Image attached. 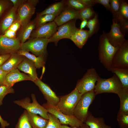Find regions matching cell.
<instances>
[{"instance_id":"cell-27","label":"cell","mask_w":128,"mask_h":128,"mask_svg":"<svg viewBox=\"0 0 128 128\" xmlns=\"http://www.w3.org/2000/svg\"><path fill=\"white\" fill-rule=\"evenodd\" d=\"M118 96L120 101V106L118 112L128 114V90L123 89Z\"/></svg>"},{"instance_id":"cell-40","label":"cell","mask_w":128,"mask_h":128,"mask_svg":"<svg viewBox=\"0 0 128 128\" xmlns=\"http://www.w3.org/2000/svg\"><path fill=\"white\" fill-rule=\"evenodd\" d=\"M110 11L112 14H115L118 12L120 5V0H110Z\"/></svg>"},{"instance_id":"cell-32","label":"cell","mask_w":128,"mask_h":128,"mask_svg":"<svg viewBox=\"0 0 128 128\" xmlns=\"http://www.w3.org/2000/svg\"><path fill=\"white\" fill-rule=\"evenodd\" d=\"M80 19L88 20L93 18L96 13L92 7H86L79 11Z\"/></svg>"},{"instance_id":"cell-52","label":"cell","mask_w":128,"mask_h":128,"mask_svg":"<svg viewBox=\"0 0 128 128\" xmlns=\"http://www.w3.org/2000/svg\"></svg>"},{"instance_id":"cell-25","label":"cell","mask_w":128,"mask_h":128,"mask_svg":"<svg viewBox=\"0 0 128 128\" xmlns=\"http://www.w3.org/2000/svg\"><path fill=\"white\" fill-rule=\"evenodd\" d=\"M28 120L33 128H45L48 120L37 114L27 111Z\"/></svg>"},{"instance_id":"cell-46","label":"cell","mask_w":128,"mask_h":128,"mask_svg":"<svg viewBox=\"0 0 128 128\" xmlns=\"http://www.w3.org/2000/svg\"><path fill=\"white\" fill-rule=\"evenodd\" d=\"M12 3L13 7L17 9L25 0H10Z\"/></svg>"},{"instance_id":"cell-9","label":"cell","mask_w":128,"mask_h":128,"mask_svg":"<svg viewBox=\"0 0 128 128\" xmlns=\"http://www.w3.org/2000/svg\"><path fill=\"white\" fill-rule=\"evenodd\" d=\"M76 20H72L59 26L53 35L49 39V42H54L56 46L58 41L63 38L69 39L75 34L78 28L76 26Z\"/></svg>"},{"instance_id":"cell-12","label":"cell","mask_w":128,"mask_h":128,"mask_svg":"<svg viewBox=\"0 0 128 128\" xmlns=\"http://www.w3.org/2000/svg\"><path fill=\"white\" fill-rule=\"evenodd\" d=\"M112 68L128 69V40L120 47L115 54L112 61Z\"/></svg>"},{"instance_id":"cell-51","label":"cell","mask_w":128,"mask_h":128,"mask_svg":"<svg viewBox=\"0 0 128 128\" xmlns=\"http://www.w3.org/2000/svg\"><path fill=\"white\" fill-rule=\"evenodd\" d=\"M28 0L32 5L35 7L39 2V0Z\"/></svg>"},{"instance_id":"cell-31","label":"cell","mask_w":128,"mask_h":128,"mask_svg":"<svg viewBox=\"0 0 128 128\" xmlns=\"http://www.w3.org/2000/svg\"><path fill=\"white\" fill-rule=\"evenodd\" d=\"M112 14L113 18L116 20L119 24L122 32L125 36L128 33V20L117 14Z\"/></svg>"},{"instance_id":"cell-18","label":"cell","mask_w":128,"mask_h":128,"mask_svg":"<svg viewBox=\"0 0 128 128\" xmlns=\"http://www.w3.org/2000/svg\"><path fill=\"white\" fill-rule=\"evenodd\" d=\"M25 80L33 82L32 79L29 75L20 72L17 68H16L7 73L4 85L9 87H13L16 83Z\"/></svg>"},{"instance_id":"cell-33","label":"cell","mask_w":128,"mask_h":128,"mask_svg":"<svg viewBox=\"0 0 128 128\" xmlns=\"http://www.w3.org/2000/svg\"><path fill=\"white\" fill-rule=\"evenodd\" d=\"M48 122L45 128H61V123L59 120L53 114L48 113Z\"/></svg>"},{"instance_id":"cell-43","label":"cell","mask_w":128,"mask_h":128,"mask_svg":"<svg viewBox=\"0 0 128 128\" xmlns=\"http://www.w3.org/2000/svg\"><path fill=\"white\" fill-rule=\"evenodd\" d=\"M21 26L20 22L16 20L12 23L8 29L17 32Z\"/></svg>"},{"instance_id":"cell-36","label":"cell","mask_w":128,"mask_h":128,"mask_svg":"<svg viewBox=\"0 0 128 128\" xmlns=\"http://www.w3.org/2000/svg\"><path fill=\"white\" fill-rule=\"evenodd\" d=\"M14 90L13 87H9L5 85L0 87V106L3 104V100L8 94L14 93Z\"/></svg>"},{"instance_id":"cell-21","label":"cell","mask_w":128,"mask_h":128,"mask_svg":"<svg viewBox=\"0 0 128 128\" xmlns=\"http://www.w3.org/2000/svg\"><path fill=\"white\" fill-rule=\"evenodd\" d=\"M35 28V25L33 20L21 26L17 32V36L21 43H24L29 39L32 32Z\"/></svg>"},{"instance_id":"cell-15","label":"cell","mask_w":128,"mask_h":128,"mask_svg":"<svg viewBox=\"0 0 128 128\" xmlns=\"http://www.w3.org/2000/svg\"><path fill=\"white\" fill-rule=\"evenodd\" d=\"M57 27L54 21L48 22L34 29L32 32L29 39L36 38L49 39L55 33Z\"/></svg>"},{"instance_id":"cell-7","label":"cell","mask_w":128,"mask_h":128,"mask_svg":"<svg viewBox=\"0 0 128 128\" xmlns=\"http://www.w3.org/2000/svg\"><path fill=\"white\" fill-rule=\"evenodd\" d=\"M96 95L94 90L84 94L81 96L75 109L73 115L83 123L87 117L89 106Z\"/></svg>"},{"instance_id":"cell-35","label":"cell","mask_w":128,"mask_h":128,"mask_svg":"<svg viewBox=\"0 0 128 128\" xmlns=\"http://www.w3.org/2000/svg\"><path fill=\"white\" fill-rule=\"evenodd\" d=\"M117 119L120 128H128V114L118 112Z\"/></svg>"},{"instance_id":"cell-44","label":"cell","mask_w":128,"mask_h":128,"mask_svg":"<svg viewBox=\"0 0 128 128\" xmlns=\"http://www.w3.org/2000/svg\"><path fill=\"white\" fill-rule=\"evenodd\" d=\"M96 3H99L103 5L108 10L110 9V0H94Z\"/></svg>"},{"instance_id":"cell-28","label":"cell","mask_w":128,"mask_h":128,"mask_svg":"<svg viewBox=\"0 0 128 128\" xmlns=\"http://www.w3.org/2000/svg\"><path fill=\"white\" fill-rule=\"evenodd\" d=\"M87 26L89 29V38L96 33L99 30V24L98 15L96 13L94 17L87 21Z\"/></svg>"},{"instance_id":"cell-29","label":"cell","mask_w":128,"mask_h":128,"mask_svg":"<svg viewBox=\"0 0 128 128\" xmlns=\"http://www.w3.org/2000/svg\"><path fill=\"white\" fill-rule=\"evenodd\" d=\"M56 17L50 14H45L41 16L37 15L33 20L35 25V28L44 25L48 22L53 21Z\"/></svg>"},{"instance_id":"cell-14","label":"cell","mask_w":128,"mask_h":128,"mask_svg":"<svg viewBox=\"0 0 128 128\" xmlns=\"http://www.w3.org/2000/svg\"><path fill=\"white\" fill-rule=\"evenodd\" d=\"M33 82L39 88L47 101L46 102L56 106L59 101V97L57 96L50 87L38 78Z\"/></svg>"},{"instance_id":"cell-30","label":"cell","mask_w":128,"mask_h":128,"mask_svg":"<svg viewBox=\"0 0 128 128\" xmlns=\"http://www.w3.org/2000/svg\"><path fill=\"white\" fill-rule=\"evenodd\" d=\"M15 128H33L29 121L27 111L26 110L20 116Z\"/></svg>"},{"instance_id":"cell-2","label":"cell","mask_w":128,"mask_h":128,"mask_svg":"<svg viewBox=\"0 0 128 128\" xmlns=\"http://www.w3.org/2000/svg\"><path fill=\"white\" fill-rule=\"evenodd\" d=\"M94 91L96 95L102 93H113L118 95L123 90L122 83L115 74L111 77L103 78L99 77Z\"/></svg>"},{"instance_id":"cell-22","label":"cell","mask_w":128,"mask_h":128,"mask_svg":"<svg viewBox=\"0 0 128 128\" xmlns=\"http://www.w3.org/2000/svg\"><path fill=\"white\" fill-rule=\"evenodd\" d=\"M84 123L86 124L89 128H112L111 126L105 124L103 117H95L89 111Z\"/></svg>"},{"instance_id":"cell-50","label":"cell","mask_w":128,"mask_h":128,"mask_svg":"<svg viewBox=\"0 0 128 128\" xmlns=\"http://www.w3.org/2000/svg\"><path fill=\"white\" fill-rule=\"evenodd\" d=\"M87 21L86 20H83L82 21V22L80 25V29H83L87 26Z\"/></svg>"},{"instance_id":"cell-13","label":"cell","mask_w":128,"mask_h":128,"mask_svg":"<svg viewBox=\"0 0 128 128\" xmlns=\"http://www.w3.org/2000/svg\"><path fill=\"white\" fill-rule=\"evenodd\" d=\"M21 43L17 38L11 39L0 36V55L17 53L20 49Z\"/></svg>"},{"instance_id":"cell-4","label":"cell","mask_w":128,"mask_h":128,"mask_svg":"<svg viewBox=\"0 0 128 128\" xmlns=\"http://www.w3.org/2000/svg\"><path fill=\"white\" fill-rule=\"evenodd\" d=\"M49 42V39L47 38L29 39L24 43L21 44L20 49L31 52L36 56L42 57L46 59L47 55V47Z\"/></svg>"},{"instance_id":"cell-34","label":"cell","mask_w":128,"mask_h":128,"mask_svg":"<svg viewBox=\"0 0 128 128\" xmlns=\"http://www.w3.org/2000/svg\"><path fill=\"white\" fill-rule=\"evenodd\" d=\"M66 5L79 11L86 7L81 0H64Z\"/></svg>"},{"instance_id":"cell-11","label":"cell","mask_w":128,"mask_h":128,"mask_svg":"<svg viewBox=\"0 0 128 128\" xmlns=\"http://www.w3.org/2000/svg\"><path fill=\"white\" fill-rule=\"evenodd\" d=\"M35 10V7L28 0H25L17 9L16 20L20 22L22 26L26 25L31 21Z\"/></svg>"},{"instance_id":"cell-47","label":"cell","mask_w":128,"mask_h":128,"mask_svg":"<svg viewBox=\"0 0 128 128\" xmlns=\"http://www.w3.org/2000/svg\"><path fill=\"white\" fill-rule=\"evenodd\" d=\"M11 55H0V67L9 58Z\"/></svg>"},{"instance_id":"cell-6","label":"cell","mask_w":128,"mask_h":128,"mask_svg":"<svg viewBox=\"0 0 128 128\" xmlns=\"http://www.w3.org/2000/svg\"><path fill=\"white\" fill-rule=\"evenodd\" d=\"M31 97L32 100V102H31L30 98L28 97L14 101L13 102L27 111L39 114L41 117L48 120L47 110L38 102L34 94H32Z\"/></svg>"},{"instance_id":"cell-16","label":"cell","mask_w":128,"mask_h":128,"mask_svg":"<svg viewBox=\"0 0 128 128\" xmlns=\"http://www.w3.org/2000/svg\"><path fill=\"white\" fill-rule=\"evenodd\" d=\"M80 19L79 11L66 5L54 21L59 26L73 19Z\"/></svg>"},{"instance_id":"cell-42","label":"cell","mask_w":128,"mask_h":128,"mask_svg":"<svg viewBox=\"0 0 128 128\" xmlns=\"http://www.w3.org/2000/svg\"><path fill=\"white\" fill-rule=\"evenodd\" d=\"M17 32L8 29L2 36L11 39H15L17 38Z\"/></svg>"},{"instance_id":"cell-48","label":"cell","mask_w":128,"mask_h":128,"mask_svg":"<svg viewBox=\"0 0 128 128\" xmlns=\"http://www.w3.org/2000/svg\"><path fill=\"white\" fill-rule=\"evenodd\" d=\"M0 123L1 128H6V127L9 125L10 123L7 121L4 120L0 115Z\"/></svg>"},{"instance_id":"cell-45","label":"cell","mask_w":128,"mask_h":128,"mask_svg":"<svg viewBox=\"0 0 128 128\" xmlns=\"http://www.w3.org/2000/svg\"><path fill=\"white\" fill-rule=\"evenodd\" d=\"M7 73L0 69V87L4 85L5 77Z\"/></svg>"},{"instance_id":"cell-17","label":"cell","mask_w":128,"mask_h":128,"mask_svg":"<svg viewBox=\"0 0 128 128\" xmlns=\"http://www.w3.org/2000/svg\"><path fill=\"white\" fill-rule=\"evenodd\" d=\"M17 10L13 6L6 10L0 18V36L16 20Z\"/></svg>"},{"instance_id":"cell-8","label":"cell","mask_w":128,"mask_h":128,"mask_svg":"<svg viewBox=\"0 0 128 128\" xmlns=\"http://www.w3.org/2000/svg\"><path fill=\"white\" fill-rule=\"evenodd\" d=\"M42 106L48 111L57 117L61 124L69 125L72 127L79 128L84 123L79 120L73 115H68L61 112L56 106L51 105L47 102L44 103Z\"/></svg>"},{"instance_id":"cell-24","label":"cell","mask_w":128,"mask_h":128,"mask_svg":"<svg viewBox=\"0 0 128 128\" xmlns=\"http://www.w3.org/2000/svg\"><path fill=\"white\" fill-rule=\"evenodd\" d=\"M17 53L19 55L24 56L33 62L36 69L43 67L46 63V59L40 56H37L29 53L26 50L20 49Z\"/></svg>"},{"instance_id":"cell-3","label":"cell","mask_w":128,"mask_h":128,"mask_svg":"<svg viewBox=\"0 0 128 128\" xmlns=\"http://www.w3.org/2000/svg\"><path fill=\"white\" fill-rule=\"evenodd\" d=\"M82 96L75 88L69 94L59 97V101L56 106L64 114L73 115L75 109Z\"/></svg>"},{"instance_id":"cell-1","label":"cell","mask_w":128,"mask_h":128,"mask_svg":"<svg viewBox=\"0 0 128 128\" xmlns=\"http://www.w3.org/2000/svg\"><path fill=\"white\" fill-rule=\"evenodd\" d=\"M120 47H114L109 42L106 33L103 31L99 38L98 50V59L108 71H110L113 57Z\"/></svg>"},{"instance_id":"cell-38","label":"cell","mask_w":128,"mask_h":128,"mask_svg":"<svg viewBox=\"0 0 128 128\" xmlns=\"http://www.w3.org/2000/svg\"><path fill=\"white\" fill-rule=\"evenodd\" d=\"M69 39L80 48H82L86 43L81 36L75 33Z\"/></svg>"},{"instance_id":"cell-10","label":"cell","mask_w":128,"mask_h":128,"mask_svg":"<svg viewBox=\"0 0 128 128\" xmlns=\"http://www.w3.org/2000/svg\"><path fill=\"white\" fill-rule=\"evenodd\" d=\"M112 24L111 29L106 35L110 43L114 47H120L127 40L122 32L120 27L116 20L114 18L112 20Z\"/></svg>"},{"instance_id":"cell-26","label":"cell","mask_w":128,"mask_h":128,"mask_svg":"<svg viewBox=\"0 0 128 128\" xmlns=\"http://www.w3.org/2000/svg\"><path fill=\"white\" fill-rule=\"evenodd\" d=\"M110 71L118 77L122 83L123 89L128 90V69L112 68Z\"/></svg>"},{"instance_id":"cell-20","label":"cell","mask_w":128,"mask_h":128,"mask_svg":"<svg viewBox=\"0 0 128 128\" xmlns=\"http://www.w3.org/2000/svg\"><path fill=\"white\" fill-rule=\"evenodd\" d=\"M17 68L28 74L32 79L33 82L38 78L34 64L25 57L18 65Z\"/></svg>"},{"instance_id":"cell-5","label":"cell","mask_w":128,"mask_h":128,"mask_svg":"<svg viewBox=\"0 0 128 128\" xmlns=\"http://www.w3.org/2000/svg\"><path fill=\"white\" fill-rule=\"evenodd\" d=\"M99 77L95 68L88 69L83 77L78 81L75 88L82 95L86 93L93 91L95 83Z\"/></svg>"},{"instance_id":"cell-37","label":"cell","mask_w":128,"mask_h":128,"mask_svg":"<svg viewBox=\"0 0 128 128\" xmlns=\"http://www.w3.org/2000/svg\"><path fill=\"white\" fill-rule=\"evenodd\" d=\"M128 20V4L124 0H120V5L119 12L116 14Z\"/></svg>"},{"instance_id":"cell-19","label":"cell","mask_w":128,"mask_h":128,"mask_svg":"<svg viewBox=\"0 0 128 128\" xmlns=\"http://www.w3.org/2000/svg\"><path fill=\"white\" fill-rule=\"evenodd\" d=\"M25 57L17 52L12 54L9 58L0 67V69L8 73L12 70L17 68L18 65Z\"/></svg>"},{"instance_id":"cell-49","label":"cell","mask_w":128,"mask_h":128,"mask_svg":"<svg viewBox=\"0 0 128 128\" xmlns=\"http://www.w3.org/2000/svg\"><path fill=\"white\" fill-rule=\"evenodd\" d=\"M61 128H89V127L85 124L84 123L83 125L82 126L79 127H70L66 125H62Z\"/></svg>"},{"instance_id":"cell-23","label":"cell","mask_w":128,"mask_h":128,"mask_svg":"<svg viewBox=\"0 0 128 128\" xmlns=\"http://www.w3.org/2000/svg\"><path fill=\"white\" fill-rule=\"evenodd\" d=\"M65 6L64 0L56 2L49 6L44 10L37 13V15L50 14L56 17L60 13Z\"/></svg>"},{"instance_id":"cell-41","label":"cell","mask_w":128,"mask_h":128,"mask_svg":"<svg viewBox=\"0 0 128 128\" xmlns=\"http://www.w3.org/2000/svg\"><path fill=\"white\" fill-rule=\"evenodd\" d=\"M75 33L81 36L86 42L89 38V32L88 30L78 29Z\"/></svg>"},{"instance_id":"cell-39","label":"cell","mask_w":128,"mask_h":128,"mask_svg":"<svg viewBox=\"0 0 128 128\" xmlns=\"http://www.w3.org/2000/svg\"><path fill=\"white\" fill-rule=\"evenodd\" d=\"M13 6L10 0H0V18L6 10Z\"/></svg>"}]
</instances>
